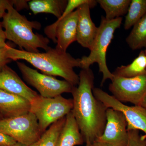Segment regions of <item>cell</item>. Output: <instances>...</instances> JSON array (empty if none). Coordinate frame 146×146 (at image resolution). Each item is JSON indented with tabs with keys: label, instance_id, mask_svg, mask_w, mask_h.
I'll return each mask as SVG.
<instances>
[{
	"label": "cell",
	"instance_id": "cell-1",
	"mask_svg": "<svg viewBox=\"0 0 146 146\" xmlns=\"http://www.w3.org/2000/svg\"><path fill=\"white\" fill-rule=\"evenodd\" d=\"M78 87L75 86L71 94L74 106L72 112L85 143L91 144L104 131L108 108L94 97L95 77L90 68L82 69Z\"/></svg>",
	"mask_w": 146,
	"mask_h": 146
},
{
	"label": "cell",
	"instance_id": "cell-2",
	"mask_svg": "<svg viewBox=\"0 0 146 146\" xmlns=\"http://www.w3.org/2000/svg\"><path fill=\"white\" fill-rule=\"evenodd\" d=\"M7 54L11 60H26L45 74L61 77L75 86L79 83V76L74 68H80V59L66 52L50 47L45 52L32 53L9 46Z\"/></svg>",
	"mask_w": 146,
	"mask_h": 146
},
{
	"label": "cell",
	"instance_id": "cell-3",
	"mask_svg": "<svg viewBox=\"0 0 146 146\" xmlns=\"http://www.w3.org/2000/svg\"><path fill=\"white\" fill-rule=\"evenodd\" d=\"M1 23L6 39L13 42L22 50L37 53L39 48L46 51L50 48L48 38L33 32V29H41V24L37 21H28L14 8L11 1Z\"/></svg>",
	"mask_w": 146,
	"mask_h": 146
},
{
	"label": "cell",
	"instance_id": "cell-4",
	"mask_svg": "<svg viewBox=\"0 0 146 146\" xmlns=\"http://www.w3.org/2000/svg\"><path fill=\"white\" fill-rule=\"evenodd\" d=\"M122 20L121 17L109 20L102 17L98 34L93 46L90 50V54L88 56H83L80 59L82 69L90 68V66L94 63H98L99 72L103 74L101 83L102 86L106 80H112L114 78V75L108 68L106 53L108 46L114 37L115 32L121 26Z\"/></svg>",
	"mask_w": 146,
	"mask_h": 146
},
{
	"label": "cell",
	"instance_id": "cell-5",
	"mask_svg": "<svg viewBox=\"0 0 146 146\" xmlns=\"http://www.w3.org/2000/svg\"><path fill=\"white\" fill-rule=\"evenodd\" d=\"M31 104L30 112L37 118L42 134L50 126L66 117L74 106L73 99L65 98L61 95L47 98L39 95Z\"/></svg>",
	"mask_w": 146,
	"mask_h": 146
},
{
	"label": "cell",
	"instance_id": "cell-6",
	"mask_svg": "<svg viewBox=\"0 0 146 146\" xmlns=\"http://www.w3.org/2000/svg\"><path fill=\"white\" fill-rule=\"evenodd\" d=\"M0 132L30 146L41 137L38 120L31 112L0 120Z\"/></svg>",
	"mask_w": 146,
	"mask_h": 146
},
{
	"label": "cell",
	"instance_id": "cell-7",
	"mask_svg": "<svg viewBox=\"0 0 146 146\" xmlns=\"http://www.w3.org/2000/svg\"><path fill=\"white\" fill-rule=\"evenodd\" d=\"M17 64L25 80L44 98H54L64 93H72L75 86L66 80L39 73L22 62L18 61Z\"/></svg>",
	"mask_w": 146,
	"mask_h": 146
},
{
	"label": "cell",
	"instance_id": "cell-8",
	"mask_svg": "<svg viewBox=\"0 0 146 146\" xmlns=\"http://www.w3.org/2000/svg\"><path fill=\"white\" fill-rule=\"evenodd\" d=\"M110 84L112 96L121 102H130L140 106L146 95V72L130 78L115 76Z\"/></svg>",
	"mask_w": 146,
	"mask_h": 146
},
{
	"label": "cell",
	"instance_id": "cell-9",
	"mask_svg": "<svg viewBox=\"0 0 146 146\" xmlns=\"http://www.w3.org/2000/svg\"><path fill=\"white\" fill-rule=\"evenodd\" d=\"M78 12L77 9L67 16L63 13L55 23L44 29L48 38L56 43L55 48L66 52L70 45L76 41Z\"/></svg>",
	"mask_w": 146,
	"mask_h": 146
},
{
	"label": "cell",
	"instance_id": "cell-10",
	"mask_svg": "<svg viewBox=\"0 0 146 146\" xmlns=\"http://www.w3.org/2000/svg\"><path fill=\"white\" fill-rule=\"evenodd\" d=\"M94 97L108 108L122 112L127 122V130H141L146 136V109L141 106H128L98 88L93 90Z\"/></svg>",
	"mask_w": 146,
	"mask_h": 146
},
{
	"label": "cell",
	"instance_id": "cell-11",
	"mask_svg": "<svg viewBox=\"0 0 146 146\" xmlns=\"http://www.w3.org/2000/svg\"><path fill=\"white\" fill-rule=\"evenodd\" d=\"M127 125V122L122 112L108 108L106 110V123L104 131L96 141L114 146H126L128 140Z\"/></svg>",
	"mask_w": 146,
	"mask_h": 146
},
{
	"label": "cell",
	"instance_id": "cell-12",
	"mask_svg": "<svg viewBox=\"0 0 146 146\" xmlns=\"http://www.w3.org/2000/svg\"><path fill=\"white\" fill-rule=\"evenodd\" d=\"M0 90L23 97L31 103L39 96L7 65L0 69Z\"/></svg>",
	"mask_w": 146,
	"mask_h": 146
},
{
	"label": "cell",
	"instance_id": "cell-13",
	"mask_svg": "<svg viewBox=\"0 0 146 146\" xmlns=\"http://www.w3.org/2000/svg\"><path fill=\"white\" fill-rule=\"evenodd\" d=\"M91 7L84 4L77 9L78 12L76 41L82 46L91 50L96 37L98 27L96 26L90 15Z\"/></svg>",
	"mask_w": 146,
	"mask_h": 146
},
{
	"label": "cell",
	"instance_id": "cell-14",
	"mask_svg": "<svg viewBox=\"0 0 146 146\" xmlns=\"http://www.w3.org/2000/svg\"><path fill=\"white\" fill-rule=\"evenodd\" d=\"M31 107L30 102L26 99L0 90V112L4 119L26 114Z\"/></svg>",
	"mask_w": 146,
	"mask_h": 146
},
{
	"label": "cell",
	"instance_id": "cell-15",
	"mask_svg": "<svg viewBox=\"0 0 146 146\" xmlns=\"http://www.w3.org/2000/svg\"><path fill=\"white\" fill-rule=\"evenodd\" d=\"M84 143V138L72 110L66 116L65 124L58 137L56 146L81 145Z\"/></svg>",
	"mask_w": 146,
	"mask_h": 146
},
{
	"label": "cell",
	"instance_id": "cell-16",
	"mask_svg": "<svg viewBox=\"0 0 146 146\" xmlns=\"http://www.w3.org/2000/svg\"><path fill=\"white\" fill-rule=\"evenodd\" d=\"M66 0H32L28 3L29 8L35 15L39 13H51L58 19L65 11Z\"/></svg>",
	"mask_w": 146,
	"mask_h": 146
},
{
	"label": "cell",
	"instance_id": "cell-17",
	"mask_svg": "<svg viewBox=\"0 0 146 146\" xmlns=\"http://www.w3.org/2000/svg\"><path fill=\"white\" fill-rule=\"evenodd\" d=\"M146 72V55L145 51L141 50L131 63L117 67L112 73L115 76L130 78L141 75Z\"/></svg>",
	"mask_w": 146,
	"mask_h": 146
},
{
	"label": "cell",
	"instance_id": "cell-18",
	"mask_svg": "<svg viewBox=\"0 0 146 146\" xmlns=\"http://www.w3.org/2000/svg\"><path fill=\"white\" fill-rule=\"evenodd\" d=\"M131 0H98L106 13L107 20H111L126 15Z\"/></svg>",
	"mask_w": 146,
	"mask_h": 146
},
{
	"label": "cell",
	"instance_id": "cell-19",
	"mask_svg": "<svg viewBox=\"0 0 146 146\" xmlns=\"http://www.w3.org/2000/svg\"><path fill=\"white\" fill-rule=\"evenodd\" d=\"M126 42L133 50L144 48L146 49V13L133 26Z\"/></svg>",
	"mask_w": 146,
	"mask_h": 146
},
{
	"label": "cell",
	"instance_id": "cell-20",
	"mask_svg": "<svg viewBox=\"0 0 146 146\" xmlns=\"http://www.w3.org/2000/svg\"><path fill=\"white\" fill-rule=\"evenodd\" d=\"M146 13V0H131L125 16L124 27L128 30Z\"/></svg>",
	"mask_w": 146,
	"mask_h": 146
},
{
	"label": "cell",
	"instance_id": "cell-21",
	"mask_svg": "<svg viewBox=\"0 0 146 146\" xmlns=\"http://www.w3.org/2000/svg\"><path fill=\"white\" fill-rule=\"evenodd\" d=\"M66 117L51 125L40 138L30 146H56L58 137L65 124Z\"/></svg>",
	"mask_w": 146,
	"mask_h": 146
},
{
	"label": "cell",
	"instance_id": "cell-22",
	"mask_svg": "<svg viewBox=\"0 0 146 146\" xmlns=\"http://www.w3.org/2000/svg\"><path fill=\"white\" fill-rule=\"evenodd\" d=\"M128 140L126 146H146V136L140 134L139 130H127Z\"/></svg>",
	"mask_w": 146,
	"mask_h": 146
},
{
	"label": "cell",
	"instance_id": "cell-23",
	"mask_svg": "<svg viewBox=\"0 0 146 146\" xmlns=\"http://www.w3.org/2000/svg\"><path fill=\"white\" fill-rule=\"evenodd\" d=\"M9 46L8 45L7 46L0 48V69L11 60L9 58L7 54V48Z\"/></svg>",
	"mask_w": 146,
	"mask_h": 146
},
{
	"label": "cell",
	"instance_id": "cell-24",
	"mask_svg": "<svg viewBox=\"0 0 146 146\" xmlns=\"http://www.w3.org/2000/svg\"><path fill=\"white\" fill-rule=\"evenodd\" d=\"M30 1H22V0H13L11 1L13 7H15V9L17 11L24 9L29 8V2Z\"/></svg>",
	"mask_w": 146,
	"mask_h": 146
},
{
	"label": "cell",
	"instance_id": "cell-25",
	"mask_svg": "<svg viewBox=\"0 0 146 146\" xmlns=\"http://www.w3.org/2000/svg\"><path fill=\"white\" fill-rule=\"evenodd\" d=\"M16 142L13 138L0 132V146L13 145Z\"/></svg>",
	"mask_w": 146,
	"mask_h": 146
},
{
	"label": "cell",
	"instance_id": "cell-26",
	"mask_svg": "<svg viewBox=\"0 0 146 146\" xmlns=\"http://www.w3.org/2000/svg\"><path fill=\"white\" fill-rule=\"evenodd\" d=\"M6 39L5 32L3 29L1 22H0V48H2L8 46L6 43Z\"/></svg>",
	"mask_w": 146,
	"mask_h": 146
},
{
	"label": "cell",
	"instance_id": "cell-27",
	"mask_svg": "<svg viewBox=\"0 0 146 146\" xmlns=\"http://www.w3.org/2000/svg\"><path fill=\"white\" fill-rule=\"evenodd\" d=\"M9 1L0 0V18H3L7 11Z\"/></svg>",
	"mask_w": 146,
	"mask_h": 146
},
{
	"label": "cell",
	"instance_id": "cell-28",
	"mask_svg": "<svg viewBox=\"0 0 146 146\" xmlns=\"http://www.w3.org/2000/svg\"><path fill=\"white\" fill-rule=\"evenodd\" d=\"M91 146H114L110 144L102 143L99 141H95L91 144Z\"/></svg>",
	"mask_w": 146,
	"mask_h": 146
},
{
	"label": "cell",
	"instance_id": "cell-29",
	"mask_svg": "<svg viewBox=\"0 0 146 146\" xmlns=\"http://www.w3.org/2000/svg\"><path fill=\"white\" fill-rule=\"evenodd\" d=\"M29 146L24 144L22 143H19V142H17L15 144H13V145H4V146Z\"/></svg>",
	"mask_w": 146,
	"mask_h": 146
},
{
	"label": "cell",
	"instance_id": "cell-30",
	"mask_svg": "<svg viewBox=\"0 0 146 146\" xmlns=\"http://www.w3.org/2000/svg\"><path fill=\"white\" fill-rule=\"evenodd\" d=\"M140 106L146 109V95L145 97H144L143 99V100L142 102H141Z\"/></svg>",
	"mask_w": 146,
	"mask_h": 146
},
{
	"label": "cell",
	"instance_id": "cell-31",
	"mask_svg": "<svg viewBox=\"0 0 146 146\" xmlns=\"http://www.w3.org/2000/svg\"><path fill=\"white\" fill-rule=\"evenodd\" d=\"M85 143H86L85 146H91V143L89 141H87V142H86Z\"/></svg>",
	"mask_w": 146,
	"mask_h": 146
},
{
	"label": "cell",
	"instance_id": "cell-32",
	"mask_svg": "<svg viewBox=\"0 0 146 146\" xmlns=\"http://www.w3.org/2000/svg\"><path fill=\"white\" fill-rule=\"evenodd\" d=\"M4 119V118L3 117L2 115H1V112H0V120L2 119Z\"/></svg>",
	"mask_w": 146,
	"mask_h": 146
},
{
	"label": "cell",
	"instance_id": "cell-33",
	"mask_svg": "<svg viewBox=\"0 0 146 146\" xmlns=\"http://www.w3.org/2000/svg\"><path fill=\"white\" fill-rule=\"evenodd\" d=\"M145 54H146V49L145 50Z\"/></svg>",
	"mask_w": 146,
	"mask_h": 146
}]
</instances>
